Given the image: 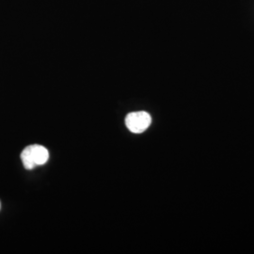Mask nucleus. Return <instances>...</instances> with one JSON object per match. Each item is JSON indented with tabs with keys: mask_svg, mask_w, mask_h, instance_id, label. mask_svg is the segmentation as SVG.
Segmentation results:
<instances>
[{
	"mask_svg": "<svg viewBox=\"0 0 254 254\" xmlns=\"http://www.w3.org/2000/svg\"><path fill=\"white\" fill-rule=\"evenodd\" d=\"M152 118L145 111H137L129 113L126 118L127 127L135 134H139L147 130L151 126Z\"/></svg>",
	"mask_w": 254,
	"mask_h": 254,
	"instance_id": "2",
	"label": "nucleus"
},
{
	"mask_svg": "<svg viewBox=\"0 0 254 254\" xmlns=\"http://www.w3.org/2000/svg\"><path fill=\"white\" fill-rule=\"evenodd\" d=\"M48 158V150L46 147L38 144L27 146L21 154L22 162L27 170H33L37 166L45 165Z\"/></svg>",
	"mask_w": 254,
	"mask_h": 254,
	"instance_id": "1",
	"label": "nucleus"
},
{
	"mask_svg": "<svg viewBox=\"0 0 254 254\" xmlns=\"http://www.w3.org/2000/svg\"><path fill=\"white\" fill-rule=\"evenodd\" d=\"M0 208H1V203H0Z\"/></svg>",
	"mask_w": 254,
	"mask_h": 254,
	"instance_id": "3",
	"label": "nucleus"
}]
</instances>
